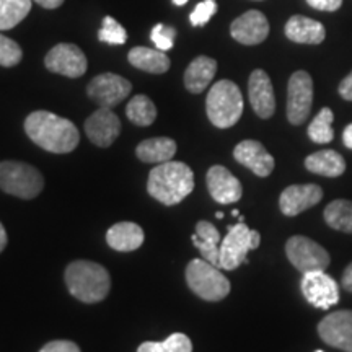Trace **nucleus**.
<instances>
[{
	"mask_svg": "<svg viewBox=\"0 0 352 352\" xmlns=\"http://www.w3.org/2000/svg\"><path fill=\"white\" fill-rule=\"evenodd\" d=\"M25 132L38 147L51 153H69L80 142L76 124L50 111L30 114L25 120Z\"/></svg>",
	"mask_w": 352,
	"mask_h": 352,
	"instance_id": "f257e3e1",
	"label": "nucleus"
},
{
	"mask_svg": "<svg viewBox=\"0 0 352 352\" xmlns=\"http://www.w3.org/2000/svg\"><path fill=\"white\" fill-rule=\"evenodd\" d=\"M195 189V173L183 162H165L151 171L147 191L165 206L179 204Z\"/></svg>",
	"mask_w": 352,
	"mask_h": 352,
	"instance_id": "f03ea898",
	"label": "nucleus"
},
{
	"mask_svg": "<svg viewBox=\"0 0 352 352\" xmlns=\"http://www.w3.org/2000/svg\"><path fill=\"white\" fill-rule=\"evenodd\" d=\"M64 279L70 296L83 303L104 300L111 289V277L107 267L87 259L70 263L64 272Z\"/></svg>",
	"mask_w": 352,
	"mask_h": 352,
	"instance_id": "7ed1b4c3",
	"label": "nucleus"
},
{
	"mask_svg": "<svg viewBox=\"0 0 352 352\" xmlns=\"http://www.w3.org/2000/svg\"><path fill=\"white\" fill-rule=\"evenodd\" d=\"M209 121L219 129H228L240 121L243 114V96L236 83L220 80L214 83L206 100Z\"/></svg>",
	"mask_w": 352,
	"mask_h": 352,
	"instance_id": "20e7f679",
	"label": "nucleus"
},
{
	"mask_svg": "<svg viewBox=\"0 0 352 352\" xmlns=\"http://www.w3.org/2000/svg\"><path fill=\"white\" fill-rule=\"evenodd\" d=\"M188 287L202 300L219 302L230 294V280L220 272V267L209 261L192 259L186 267Z\"/></svg>",
	"mask_w": 352,
	"mask_h": 352,
	"instance_id": "39448f33",
	"label": "nucleus"
},
{
	"mask_svg": "<svg viewBox=\"0 0 352 352\" xmlns=\"http://www.w3.org/2000/svg\"><path fill=\"white\" fill-rule=\"evenodd\" d=\"M44 188L39 170L23 162H0V189L20 199H34Z\"/></svg>",
	"mask_w": 352,
	"mask_h": 352,
	"instance_id": "423d86ee",
	"label": "nucleus"
},
{
	"mask_svg": "<svg viewBox=\"0 0 352 352\" xmlns=\"http://www.w3.org/2000/svg\"><path fill=\"white\" fill-rule=\"evenodd\" d=\"M261 243L259 232L252 230L245 222H239L228 227L226 239L220 243L219 267L223 271H233L240 264L248 263V252L256 250Z\"/></svg>",
	"mask_w": 352,
	"mask_h": 352,
	"instance_id": "0eeeda50",
	"label": "nucleus"
},
{
	"mask_svg": "<svg viewBox=\"0 0 352 352\" xmlns=\"http://www.w3.org/2000/svg\"><path fill=\"white\" fill-rule=\"evenodd\" d=\"M285 254L302 274L314 271H324L329 266V254L323 246L307 236H290L285 243Z\"/></svg>",
	"mask_w": 352,
	"mask_h": 352,
	"instance_id": "6e6552de",
	"label": "nucleus"
},
{
	"mask_svg": "<svg viewBox=\"0 0 352 352\" xmlns=\"http://www.w3.org/2000/svg\"><path fill=\"white\" fill-rule=\"evenodd\" d=\"M314 103V80L305 70L292 74L287 87V120L300 126L308 120Z\"/></svg>",
	"mask_w": 352,
	"mask_h": 352,
	"instance_id": "1a4fd4ad",
	"label": "nucleus"
},
{
	"mask_svg": "<svg viewBox=\"0 0 352 352\" xmlns=\"http://www.w3.org/2000/svg\"><path fill=\"white\" fill-rule=\"evenodd\" d=\"M44 65L50 72L69 78H78L87 72V56L80 47L70 43H60L47 52Z\"/></svg>",
	"mask_w": 352,
	"mask_h": 352,
	"instance_id": "9d476101",
	"label": "nucleus"
},
{
	"mask_svg": "<svg viewBox=\"0 0 352 352\" xmlns=\"http://www.w3.org/2000/svg\"><path fill=\"white\" fill-rule=\"evenodd\" d=\"M300 289L307 302L311 303L315 308H321V310H328V308L336 305L341 297L338 283L324 271H314L303 274Z\"/></svg>",
	"mask_w": 352,
	"mask_h": 352,
	"instance_id": "9b49d317",
	"label": "nucleus"
},
{
	"mask_svg": "<svg viewBox=\"0 0 352 352\" xmlns=\"http://www.w3.org/2000/svg\"><path fill=\"white\" fill-rule=\"evenodd\" d=\"M132 85L124 77L116 74H101L91 78L87 95L101 108H114L129 96Z\"/></svg>",
	"mask_w": 352,
	"mask_h": 352,
	"instance_id": "f8f14e48",
	"label": "nucleus"
},
{
	"mask_svg": "<svg viewBox=\"0 0 352 352\" xmlns=\"http://www.w3.org/2000/svg\"><path fill=\"white\" fill-rule=\"evenodd\" d=\"M318 334L328 346L352 352V310H340L324 316L318 324Z\"/></svg>",
	"mask_w": 352,
	"mask_h": 352,
	"instance_id": "ddd939ff",
	"label": "nucleus"
},
{
	"mask_svg": "<svg viewBox=\"0 0 352 352\" xmlns=\"http://www.w3.org/2000/svg\"><path fill=\"white\" fill-rule=\"evenodd\" d=\"M87 138L94 142L96 147L107 148L121 134V121L111 111V108H98L85 121Z\"/></svg>",
	"mask_w": 352,
	"mask_h": 352,
	"instance_id": "4468645a",
	"label": "nucleus"
},
{
	"mask_svg": "<svg viewBox=\"0 0 352 352\" xmlns=\"http://www.w3.org/2000/svg\"><path fill=\"white\" fill-rule=\"evenodd\" d=\"M230 34L245 46L261 44L270 34V21L259 10H248L230 25Z\"/></svg>",
	"mask_w": 352,
	"mask_h": 352,
	"instance_id": "2eb2a0df",
	"label": "nucleus"
},
{
	"mask_svg": "<svg viewBox=\"0 0 352 352\" xmlns=\"http://www.w3.org/2000/svg\"><path fill=\"white\" fill-rule=\"evenodd\" d=\"M323 197L318 184H292L283 191L279 197V208L287 217H296L303 210L314 208Z\"/></svg>",
	"mask_w": 352,
	"mask_h": 352,
	"instance_id": "dca6fc26",
	"label": "nucleus"
},
{
	"mask_svg": "<svg viewBox=\"0 0 352 352\" xmlns=\"http://www.w3.org/2000/svg\"><path fill=\"white\" fill-rule=\"evenodd\" d=\"M206 182H208L209 195L219 204H232V202L240 201L241 195H243L239 178L233 176L226 166H210Z\"/></svg>",
	"mask_w": 352,
	"mask_h": 352,
	"instance_id": "f3484780",
	"label": "nucleus"
},
{
	"mask_svg": "<svg viewBox=\"0 0 352 352\" xmlns=\"http://www.w3.org/2000/svg\"><path fill=\"white\" fill-rule=\"evenodd\" d=\"M248 95L253 111L261 120H267L276 111V96L271 78L261 69L253 70L248 82Z\"/></svg>",
	"mask_w": 352,
	"mask_h": 352,
	"instance_id": "a211bd4d",
	"label": "nucleus"
},
{
	"mask_svg": "<svg viewBox=\"0 0 352 352\" xmlns=\"http://www.w3.org/2000/svg\"><path fill=\"white\" fill-rule=\"evenodd\" d=\"M233 157L235 160L252 170L256 176L266 178L274 170V157L264 148V145L258 140H243L235 147L233 151Z\"/></svg>",
	"mask_w": 352,
	"mask_h": 352,
	"instance_id": "6ab92c4d",
	"label": "nucleus"
},
{
	"mask_svg": "<svg viewBox=\"0 0 352 352\" xmlns=\"http://www.w3.org/2000/svg\"><path fill=\"white\" fill-rule=\"evenodd\" d=\"M285 36L298 44H320L327 38V30L320 21L294 15L285 23Z\"/></svg>",
	"mask_w": 352,
	"mask_h": 352,
	"instance_id": "aec40b11",
	"label": "nucleus"
},
{
	"mask_svg": "<svg viewBox=\"0 0 352 352\" xmlns=\"http://www.w3.org/2000/svg\"><path fill=\"white\" fill-rule=\"evenodd\" d=\"M144 230L134 222H118L107 233V241L116 252H134L144 243Z\"/></svg>",
	"mask_w": 352,
	"mask_h": 352,
	"instance_id": "412c9836",
	"label": "nucleus"
},
{
	"mask_svg": "<svg viewBox=\"0 0 352 352\" xmlns=\"http://www.w3.org/2000/svg\"><path fill=\"white\" fill-rule=\"evenodd\" d=\"M217 72V60L208 56H199L188 65L186 72H184V87L191 94H201Z\"/></svg>",
	"mask_w": 352,
	"mask_h": 352,
	"instance_id": "4be33fe9",
	"label": "nucleus"
},
{
	"mask_svg": "<svg viewBox=\"0 0 352 352\" xmlns=\"http://www.w3.org/2000/svg\"><path fill=\"white\" fill-rule=\"evenodd\" d=\"M191 240L192 245L199 250L202 258L219 267V253L222 239H220V233L217 228H215L210 222L199 220V222L196 223V235H192Z\"/></svg>",
	"mask_w": 352,
	"mask_h": 352,
	"instance_id": "5701e85b",
	"label": "nucleus"
},
{
	"mask_svg": "<svg viewBox=\"0 0 352 352\" xmlns=\"http://www.w3.org/2000/svg\"><path fill=\"white\" fill-rule=\"evenodd\" d=\"M129 63L135 69L144 70L148 74H165L170 69V57L165 54V51L151 50V47H132L127 54Z\"/></svg>",
	"mask_w": 352,
	"mask_h": 352,
	"instance_id": "b1692460",
	"label": "nucleus"
},
{
	"mask_svg": "<svg viewBox=\"0 0 352 352\" xmlns=\"http://www.w3.org/2000/svg\"><path fill=\"white\" fill-rule=\"evenodd\" d=\"M176 153V142L170 138H153L142 140L135 147V155L145 164H165Z\"/></svg>",
	"mask_w": 352,
	"mask_h": 352,
	"instance_id": "393cba45",
	"label": "nucleus"
},
{
	"mask_svg": "<svg viewBox=\"0 0 352 352\" xmlns=\"http://www.w3.org/2000/svg\"><path fill=\"white\" fill-rule=\"evenodd\" d=\"M305 168L315 175L336 178L346 171V162L341 153L334 151H320L305 158Z\"/></svg>",
	"mask_w": 352,
	"mask_h": 352,
	"instance_id": "a878e982",
	"label": "nucleus"
},
{
	"mask_svg": "<svg viewBox=\"0 0 352 352\" xmlns=\"http://www.w3.org/2000/svg\"><path fill=\"white\" fill-rule=\"evenodd\" d=\"M32 3L33 0H0V32L21 23L32 10Z\"/></svg>",
	"mask_w": 352,
	"mask_h": 352,
	"instance_id": "bb28decb",
	"label": "nucleus"
},
{
	"mask_svg": "<svg viewBox=\"0 0 352 352\" xmlns=\"http://www.w3.org/2000/svg\"><path fill=\"white\" fill-rule=\"evenodd\" d=\"M324 222L334 230L352 233V201L336 199L324 209Z\"/></svg>",
	"mask_w": 352,
	"mask_h": 352,
	"instance_id": "cd10ccee",
	"label": "nucleus"
},
{
	"mask_svg": "<svg viewBox=\"0 0 352 352\" xmlns=\"http://www.w3.org/2000/svg\"><path fill=\"white\" fill-rule=\"evenodd\" d=\"M126 116L132 124L145 127L151 126L157 118V108L147 95H135L126 107Z\"/></svg>",
	"mask_w": 352,
	"mask_h": 352,
	"instance_id": "c85d7f7f",
	"label": "nucleus"
},
{
	"mask_svg": "<svg viewBox=\"0 0 352 352\" xmlns=\"http://www.w3.org/2000/svg\"><path fill=\"white\" fill-rule=\"evenodd\" d=\"M138 352H192V342L186 334L173 333L165 341L142 342Z\"/></svg>",
	"mask_w": 352,
	"mask_h": 352,
	"instance_id": "c756f323",
	"label": "nucleus"
},
{
	"mask_svg": "<svg viewBox=\"0 0 352 352\" xmlns=\"http://www.w3.org/2000/svg\"><path fill=\"white\" fill-rule=\"evenodd\" d=\"M333 121L334 114L329 108H323L316 114L311 121V124L308 126V138L314 140L315 144H328L334 139V131H333Z\"/></svg>",
	"mask_w": 352,
	"mask_h": 352,
	"instance_id": "7c9ffc66",
	"label": "nucleus"
},
{
	"mask_svg": "<svg viewBox=\"0 0 352 352\" xmlns=\"http://www.w3.org/2000/svg\"><path fill=\"white\" fill-rule=\"evenodd\" d=\"M100 41L108 43V44H124L127 41V32L124 30L120 21H116L113 16H104L103 23L98 32Z\"/></svg>",
	"mask_w": 352,
	"mask_h": 352,
	"instance_id": "2f4dec72",
	"label": "nucleus"
},
{
	"mask_svg": "<svg viewBox=\"0 0 352 352\" xmlns=\"http://www.w3.org/2000/svg\"><path fill=\"white\" fill-rule=\"evenodd\" d=\"M23 51L13 39L2 36L0 34V65L2 67H13V65L20 64Z\"/></svg>",
	"mask_w": 352,
	"mask_h": 352,
	"instance_id": "473e14b6",
	"label": "nucleus"
},
{
	"mask_svg": "<svg viewBox=\"0 0 352 352\" xmlns=\"http://www.w3.org/2000/svg\"><path fill=\"white\" fill-rule=\"evenodd\" d=\"M175 36H176V30L164 23H158L153 26L151 33L153 44H155L157 50L160 51H170L175 44Z\"/></svg>",
	"mask_w": 352,
	"mask_h": 352,
	"instance_id": "72a5a7b5",
	"label": "nucleus"
},
{
	"mask_svg": "<svg viewBox=\"0 0 352 352\" xmlns=\"http://www.w3.org/2000/svg\"><path fill=\"white\" fill-rule=\"evenodd\" d=\"M215 12H217V3H215V0H204V2L197 3L196 8L191 13V16H189V20H191V23L195 26H202L212 19Z\"/></svg>",
	"mask_w": 352,
	"mask_h": 352,
	"instance_id": "f704fd0d",
	"label": "nucleus"
},
{
	"mask_svg": "<svg viewBox=\"0 0 352 352\" xmlns=\"http://www.w3.org/2000/svg\"><path fill=\"white\" fill-rule=\"evenodd\" d=\"M39 352H82V351L76 342L57 340V341H51L47 342V344H44Z\"/></svg>",
	"mask_w": 352,
	"mask_h": 352,
	"instance_id": "c9c22d12",
	"label": "nucleus"
},
{
	"mask_svg": "<svg viewBox=\"0 0 352 352\" xmlns=\"http://www.w3.org/2000/svg\"><path fill=\"white\" fill-rule=\"evenodd\" d=\"M307 2L320 12H336L342 6V0H307Z\"/></svg>",
	"mask_w": 352,
	"mask_h": 352,
	"instance_id": "e433bc0d",
	"label": "nucleus"
},
{
	"mask_svg": "<svg viewBox=\"0 0 352 352\" xmlns=\"http://www.w3.org/2000/svg\"><path fill=\"white\" fill-rule=\"evenodd\" d=\"M338 91H340V95L342 96V98L347 101H352V72L340 83Z\"/></svg>",
	"mask_w": 352,
	"mask_h": 352,
	"instance_id": "4c0bfd02",
	"label": "nucleus"
},
{
	"mask_svg": "<svg viewBox=\"0 0 352 352\" xmlns=\"http://www.w3.org/2000/svg\"><path fill=\"white\" fill-rule=\"evenodd\" d=\"M341 284H342V287H344L346 290H349V292H352V263L346 267L344 272H342Z\"/></svg>",
	"mask_w": 352,
	"mask_h": 352,
	"instance_id": "58836bf2",
	"label": "nucleus"
},
{
	"mask_svg": "<svg viewBox=\"0 0 352 352\" xmlns=\"http://www.w3.org/2000/svg\"><path fill=\"white\" fill-rule=\"evenodd\" d=\"M38 6H41L43 8H47V10H54V8L60 7L64 3V0H34Z\"/></svg>",
	"mask_w": 352,
	"mask_h": 352,
	"instance_id": "ea45409f",
	"label": "nucleus"
},
{
	"mask_svg": "<svg viewBox=\"0 0 352 352\" xmlns=\"http://www.w3.org/2000/svg\"><path fill=\"white\" fill-rule=\"evenodd\" d=\"M342 140H344V145L347 148H352V122L342 132Z\"/></svg>",
	"mask_w": 352,
	"mask_h": 352,
	"instance_id": "a19ab883",
	"label": "nucleus"
},
{
	"mask_svg": "<svg viewBox=\"0 0 352 352\" xmlns=\"http://www.w3.org/2000/svg\"><path fill=\"white\" fill-rule=\"evenodd\" d=\"M7 241H8V239H7V232H6V228H3L2 222H0V253H2L3 250H6Z\"/></svg>",
	"mask_w": 352,
	"mask_h": 352,
	"instance_id": "79ce46f5",
	"label": "nucleus"
},
{
	"mask_svg": "<svg viewBox=\"0 0 352 352\" xmlns=\"http://www.w3.org/2000/svg\"><path fill=\"white\" fill-rule=\"evenodd\" d=\"M186 2H188V0H173L175 6H179V7L184 6V3H186Z\"/></svg>",
	"mask_w": 352,
	"mask_h": 352,
	"instance_id": "37998d69",
	"label": "nucleus"
},
{
	"mask_svg": "<svg viewBox=\"0 0 352 352\" xmlns=\"http://www.w3.org/2000/svg\"><path fill=\"white\" fill-rule=\"evenodd\" d=\"M232 215H233V217H239V215H240V214H239V210H236V209H235V210H232Z\"/></svg>",
	"mask_w": 352,
	"mask_h": 352,
	"instance_id": "c03bdc74",
	"label": "nucleus"
},
{
	"mask_svg": "<svg viewBox=\"0 0 352 352\" xmlns=\"http://www.w3.org/2000/svg\"><path fill=\"white\" fill-rule=\"evenodd\" d=\"M215 217H217V219H223V214H222V212H217V214H215Z\"/></svg>",
	"mask_w": 352,
	"mask_h": 352,
	"instance_id": "a18cd8bd",
	"label": "nucleus"
},
{
	"mask_svg": "<svg viewBox=\"0 0 352 352\" xmlns=\"http://www.w3.org/2000/svg\"><path fill=\"white\" fill-rule=\"evenodd\" d=\"M316 352H324V351H316Z\"/></svg>",
	"mask_w": 352,
	"mask_h": 352,
	"instance_id": "49530a36",
	"label": "nucleus"
},
{
	"mask_svg": "<svg viewBox=\"0 0 352 352\" xmlns=\"http://www.w3.org/2000/svg\"><path fill=\"white\" fill-rule=\"evenodd\" d=\"M258 2H259V0H258Z\"/></svg>",
	"mask_w": 352,
	"mask_h": 352,
	"instance_id": "de8ad7c7",
	"label": "nucleus"
}]
</instances>
